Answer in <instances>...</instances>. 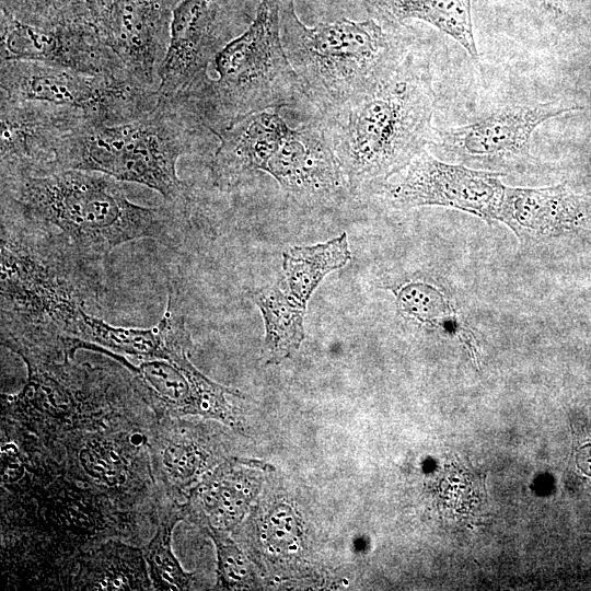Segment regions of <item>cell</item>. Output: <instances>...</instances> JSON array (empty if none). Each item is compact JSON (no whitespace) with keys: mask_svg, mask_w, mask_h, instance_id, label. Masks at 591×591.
Listing matches in <instances>:
<instances>
[{"mask_svg":"<svg viewBox=\"0 0 591 591\" xmlns=\"http://www.w3.org/2000/svg\"><path fill=\"white\" fill-rule=\"evenodd\" d=\"M185 212L166 202L137 205L120 181L103 173L1 174V213L51 233L95 264L121 244L172 237Z\"/></svg>","mask_w":591,"mask_h":591,"instance_id":"obj_1","label":"cell"},{"mask_svg":"<svg viewBox=\"0 0 591 591\" xmlns=\"http://www.w3.org/2000/svg\"><path fill=\"white\" fill-rule=\"evenodd\" d=\"M96 264L51 233L1 216V343L16 354L61 349L79 315L99 304Z\"/></svg>","mask_w":591,"mask_h":591,"instance_id":"obj_2","label":"cell"},{"mask_svg":"<svg viewBox=\"0 0 591 591\" xmlns=\"http://www.w3.org/2000/svg\"><path fill=\"white\" fill-rule=\"evenodd\" d=\"M436 94L429 61L409 51L364 93L323 116L347 188L383 184L431 142Z\"/></svg>","mask_w":591,"mask_h":591,"instance_id":"obj_3","label":"cell"},{"mask_svg":"<svg viewBox=\"0 0 591 591\" xmlns=\"http://www.w3.org/2000/svg\"><path fill=\"white\" fill-rule=\"evenodd\" d=\"M200 130L176 106L159 100L153 109L134 120L86 125L65 134L55 147L50 172L103 173L154 189L166 204L187 210L193 193L177 176L176 164Z\"/></svg>","mask_w":591,"mask_h":591,"instance_id":"obj_4","label":"cell"},{"mask_svg":"<svg viewBox=\"0 0 591 591\" xmlns=\"http://www.w3.org/2000/svg\"><path fill=\"white\" fill-rule=\"evenodd\" d=\"M280 31L302 93L322 116L373 88L410 51L403 34L371 19L308 27L293 0H281Z\"/></svg>","mask_w":591,"mask_h":591,"instance_id":"obj_5","label":"cell"},{"mask_svg":"<svg viewBox=\"0 0 591 591\" xmlns=\"http://www.w3.org/2000/svg\"><path fill=\"white\" fill-rule=\"evenodd\" d=\"M280 9L281 0H262L251 25L210 63L184 107L201 129L217 136L250 114L293 106L303 95L282 44Z\"/></svg>","mask_w":591,"mask_h":591,"instance_id":"obj_6","label":"cell"},{"mask_svg":"<svg viewBox=\"0 0 591 591\" xmlns=\"http://www.w3.org/2000/svg\"><path fill=\"white\" fill-rule=\"evenodd\" d=\"M0 100L32 102L90 126L134 120L155 107L158 92L131 78L92 76L32 60H1Z\"/></svg>","mask_w":591,"mask_h":591,"instance_id":"obj_7","label":"cell"},{"mask_svg":"<svg viewBox=\"0 0 591 591\" xmlns=\"http://www.w3.org/2000/svg\"><path fill=\"white\" fill-rule=\"evenodd\" d=\"M182 0H84L82 19L140 85L158 92L173 11Z\"/></svg>","mask_w":591,"mask_h":591,"instance_id":"obj_8","label":"cell"},{"mask_svg":"<svg viewBox=\"0 0 591 591\" xmlns=\"http://www.w3.org/2000/svg\"><path fill=\"white\" fill-rule=\"evenodd\" d=\"M503 175L447 163L422 150L381 188L395 208L440 206L468 212L491 224L499 221L506 196Z\"/></svg>","mask_w":591,"mask_h":591,"instance_id":"obj_9","label":"cell"},{"mask_svg":"<svg viewBox=\"0 0 591 591\" xmlns=\"http://www.w3.org/2000/svg\"><path fill=\"white\" fill-rule=\"evenodd\" d=\"M235 37L222 0H182L173 11L159 100L185 107L216 56Z\"/></svg>","mask_w":591,"mask_h":591,"instance_id":"obj_10","label":"cell"},{"mask_svg":"<svg viewBox=\"0 0 591 591\" xmlns=\"http://www.w3.org/2000/svg\"><path fill=\"white\" fill-rule=\"evenodd\" d=\"M82 349L102 354L131 374V382L161 418L197 415L239 428L240 421L227 395H242L204 375L189 360L188 354L173 359H143L134 364L125 356L102 347L86 345Z\"/></svg>","mask_w":591,"mask_h":591,"instance_id":"obj_11","label":"cell"},{"mask_svg":"<svg viewBox=\"0 0 591 591\" xmlns=\"http://www.w3.org/2000/svg\"><path fill=\"white\" fill-rule=\"evenodd\" d=\"M578 109H581L578 105L552 102L507 106L467 125L434 130L430 143L453 161L498 169L529 157L531 137L537 126Z\"/></svg>","mask_w":591,"mask_h":591,"instance_id":"obj_12","label":"cell"},{"mask_svg":"<svg viewBox=\"0 0 591 591\" xmlns=\"http://www.w3.org/2000/svg\"><path fill=\"white\" fill-rule=\"evenodd\" d=\"M0 24L1 60H32L92 76L131 78L83 19L40 27L1 11Z\"/></svg>","mask_w":591,"mask_h":591,"instance_id":"obj_13","label":"cell"},{"mask_svg":"<svg viewBox=\"0 0 591 591\" xmlns=\"http://www.w3.org/2000/svg\"><path fill=\"white\" fill-rule=\"evenodd\" d=\"M265 172L300 201L320 202L347 187L322 123L290 128Z\"/></svg>","mask_w":591,"mask_h":591,"instance_id":"obj_14","label":"cell"},{"mask_svg":"<svg viewBox=\"0 0 591 591\" xmlns=\"http://www.w3.org/2000/svg\"><path fill=\"white\" fill-rule=\"evenodd\" d=\"M499 221L522 245H533L591 227V201L567 184L526 188L507 186Z\"/></svg>","mask_w":591,"mask_h":591,"instance_id":"obj_15","label":"cell"},{"mask_svg":"<svg viewBox=\"0 0 591 591\" xmlns=\"http://www.w3.org/2000/svg\"><path fill=\"white\" fill-rule=\"evenodd\" d=\"M86 345L140 360L173 359L189 352L192 339L184 316L174 306V294L170 289L166 311L150 328L114 326L95 313H82L70 332L68 346L76 354Z\"/></svg>","mask_w":591,"mask_h":591,"instance_id":"obj_16","label":"cell"},{"mask_svg":"<svg viewBox=\"0 0 591 591\" xmlns=\"http://www.w3.org/2000/svg\"><path fill=\"white\" fill-rule=\"evenodd\" d=\"M289 129L275 108L250 114L219 132L210 165L213 185L232 189L258 171L265 172Z\"/></svg>","mask_w":591,"mask_h":591,"instance_id":"obj_17","label":"cell"},{"mask_svg":"<svg viewBox=\"0 0 591 591\" xmlns=\"http://www.w3.org/2000/svg\"><path fill=\"white\" fill-rule=\"evenodd\" d=\"M251 298L264 317L263 358L267 364H277L290 357L304 338L305 306L277 287L257 289Z\"/></svg>","mask_w":591,"mask_h":591,"instance_id":"obj_18","label":"cell"},{"mask_svg":"<svg viewBox=\"0 0 591 591\" xmlns=\"http://www.w3.org/2000/svg\"><path fill=\"white\" fill-rule=\"evenodd\" d=\"M375 5L392 22L417 19L433 25L455 39L473 61H478L471 0H376Z\"/></svg>","mask_w":591,"mask_h":591,"instance_id":"obj_19","label":"cell"},{"mask_svg":"<svg viewBox=\"0 0 591 591\" xmlns=\"http://www.w3.org/2000/svg\"><path fill=\"white\" fill-rule=\"evenodd\" d=\"M282 258L290 296L305 306L324 276L344 267L351 258L347 233L316 245L292 246L283 252Z\"/></svg>","mask_w":591,"mask_h":591,"instance_id":"obj_20","label":"cell"},{"mask_svg":"<svg viewBox=\"0 0 591 591\" xmlns=\"http://www.w3.org/2000/svg\"><path fill=\"white\" fill-rule=\"evenodd\" d=\"M150 449L153 470L171 494L184 493L207 464L205 452L172 424L153 436Z\"/></svg>","mask_w":591,"mask_h":591,"instance_id":"obj_21","label":"cell"},{"mask_svg":"<svg viewBox=\"0 0 591 591\" xmlns=\"http://www.w3.org/2000/svg\"><path fill=\"white\" fill-rule=\"evenodd\" d=\"M185 519L183 505L175 503L159 521L155 535L143 551L154 590H188L195 580L186 572L172 549V532Z\"/></svg>","mask_w":591,"mask_h":591,"instance_id":"obj_22","label":"cell"},{"mask_svg":"<svg viewBox=\"0 0 591 591\" xmlns=\"http://www.w3.org/2000/svg\"><path fill=\"white\" fill-rule=\"evenodd\" d=\"M394 292L399 311L410 320L429 327L456 324L455 311L449 297L437 286L412 281Z\"/></svg>","mask_w":591,"mask_h":591,"instance_id":"obj_23","label":"cell"},{"mask_svg":"<svg viewBox=\"0 0 591 591\" xmlns=\"http://www.w3.org/2000/svg\"><path fill=\"white\" fill-rule=\"evenodd\" d=\"M1 11L25 24L50 27L82 19L84 0H1Z\"/></svg>","mask_w":591,"mask_h":591,"instance_id":"obj_24","label":"cell"},{"mask_svg":"<svg viewBox=\"0 0 591 591\" xmlns=\"http://www.w3.org/2000/svg\"><path fill=\"white\" fill-rule=\"evenodd\" d=\"M217 549L218 586L221 589H250L256 584L255 572L250 559L230 538L225 531L206 528Z\"/></svg>","mask_w":591,"mask_h":591,"instance_id":"obj_25","label":"cell"},{"mask_svg":"<svg viewBox=\"0 0 591 591\" xmlns=\"http://www.w3.org/2000/svg\"><path fill=\"white\" fill-rule=\"evenodd\" d=\"M541 3L548 5L551 8H560L565 2L569 0H538Z\"/></svg>","mask_w":591,"mask_h":591,"instance_id":"obj_26","label":"cell"}]
</instances>
